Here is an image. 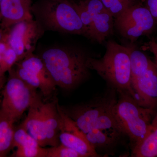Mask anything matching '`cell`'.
I'll return each instance as SVG.
<instances>
[{"label":"cell","mask_w":157,"mask_h":157,"mask_svg":"<svg viewBox=\"0 0 157 157\" xmlns=\"http://www.w3.org/2000/svg\"><path fill=\"white\" fill-rule=\"evenodd\" d=\"M115 18L118 32L132 42L151 33L157 23L148 9L139 5H134Z\"/></svg>","instance_id":"cell-7"},{"label":"cell","mask_w":157,"mask_h":157,"mask_svg":"<svg viewBox=\"0 0 157 157\" xmlns=\"http://www.w3.org/2000/svg\"><path fill=\"white\" fill-rule=\"evenodd\" d=\"M0 128V157H6L12 149L14 122L4 113Z\"/></svg>","instance_id":"cell-19"},{"label":"cell","mask_w":157,"mask_h":157,"mask_svg":"<svg viewBox=\"0 0 157 157\" xmlns=\"http://www.w3.org/2000/svg\"><path fill=\"white\" fill-rule=\"evenodd\" d=\"M46 157H82L74 150L60 144L57 146L47 148Z\"/></svg>","instance_id":"cell-23"},{"label":"cell","mask_w":157,"mask_h":157,"mask_svg":"<svg viewBox=\"0 0 157 157\" xmlns=\"http://www.w3.org/2000/svg\"><path fill=\"white\" fill-rule=\"evenodd\" d=\"M42 94L36 93L28 108V113L20 126L37 140L42 147L48 146L43 117L45 100Z\"/></svg>","instance_id":"cell-12"},{"label":"cell","mask_w":157,"mask_h":157,"mask_svg":"<svg viewBox=\"0 0 157 157\" xmlns=\"http://www.w3.org/2000/svg\"><path fill=\"white\" fill-rule=\"evenodd\" d=\"M4 36H3L2 34V32L0 30V41L2 39Z\"/></svg>","instance_id":"cell-30"},{"label":"cell","mask_w":157,"mask_h":157,"mask_svg":"<svg viewBox=\"0 0 157 157\" xmlns=\"http://www.w3.org/2000/svg\"><path fill=\"white\" fill-rule=\"evenodd\" d=\"M117 100V90L111 86L102 95L86 103L61 107L85 134L107 122L114 117L113 108Z\"/></svg>","instance_id":"cell-4"},{"label":"cell","mask_w":157,"mask_h":157,"mask_svg":"<svg viewBox=\"0 0 157 157\" xmlns=\"http://www.w3.org/2000/svg\"><path fill=\"white\" fill-rule=\"evenodd\" d=\"M5 82V76L0 75V90L2 89L4 85Z\"/></svg>","instance_id":"cell-28"},{"label":"cell","mask_w":157,"mask_h":157,"mask_svg":"<svg viewBox=\"0 0 157 157\" xmlns=\"http://www.w3.org/2000/svg\"><path fill=\"white\" fill-rule=\"evenodd\" d=\"M130 50L132 81L145 72L153 62L146 54L132 47Z\"/></svg>","instance_id":"cell-20"},{"label":"cell","mask_w":157,"mask_h":157,"mask_svg":"<svg viewBox=\"0 0 157 157\" xmlns=\"http://www.w3.org/2000/svg\"><path fill=\"white\" fill-rule=\"evenodd\" d=\"M124 134L120 129H94L85 134L90 145L101 157L108 156Z\"/></svg>","instance_id":"cell-14"},{"label":"cell","mask_w":157,"mask_h":157,"mask_svg":"<svg viewBox=\"0 0 157 157\" xmlns=\"http://www.w3.org/2000/svg\"><path fill=\"white\" fill-rule=\"evenodd\" d=\"M10 75L2 92L0 110L14 122L28 109L37 89L31 87L16 75L14 70H9Z\"/></svg>","instance_id":"cell-5"},{"label":"cell","mask_w":157,"mask_h":157,"mask_svg":"<svg viewBox=\"0 0 157 157\" xmlns=\"http://www.w3.org/2000/svg\"><path fill=\"white\" fill-rule=\"evenodd\" d=\"M132 87L139 105L155 110L157 106V65L153 62L144 73L132 80Z\"/></svg>","instance_id":"cell-11"},{"label":"cell","mask_w":157,"mask_h":157,"mask_svg":"<svg viewBox=\"0 0 157 157\" xmlns=\"http://www.w3.org/2000/svg\"><path fill=\"white\" fill-rule=\"evenodd\" d=\"M45 25L54 30L86 36V31L75 5L66 2L50 3L41 11Z\"/></svg>","instance_id":"cell-6"},{"label":"cell","mask_w":157,"mask_h":157,"mask_svg":"<svg viewBox=\"0 0 157 157\" xmlns=\"http://www.w3.org/2000/svg\"><path fill=\"white\" fill-rule=\"evenodd\" d=\"M88 57L79 51L56 48L45 51L41 58L56 86L70 90L77 87L88 76Z\"/></svg>","instance_id":"cell-1"},{"label":"cell","mask_w":157,"mask_h":157,"mask_svg":"<svg viewBox=\"0 0 157 157\" xmlns=\"http://www.w3.org/2000/svg\"><path fill=\"white\" fill-rule=\"evenodd\" d=\"M90 70H94L117 91L126 92L135 99L132 87L130 50L114 41L108 42L104 56L89 57L86 63Z\"/></svg>","instance_id":"cell-2"},{"label":"cell","mask_w":157,"mask_h":157,"mask_svg":"<svg viewBox=\"0 0 157 157\" xmlns=\"http://www.w3.org/2000/svg\"><path fill=\"white\" fill-rule=\"evenodd\" d=\"M0 21H1V16H0Z\"/></svg>","instance_id":"cell-32"},{"label":"cell","mask_w":157,"mask_h":157,"mask_svg":"<svg viewBox=\"0 0 157 157\" xmlns=\"http://www.w3.org/2000/svg\"><path fill=\"white\" fill-rule=\"evenodd\" d=\"M1 1H2V0H0V2H1Z\"/></svg>","instance_id":"cell-33"},{"label":"cell","mask_w":157,"mask_h":157,"mask_svg":"<svg viewBox=\"0 0 157 157\" xmlns=\"http://www.w3.org/2000/svg\"><path fill=\"white\" fill-rule=\"evenodd\" d=\"M41 33L39 24L33 19L12 26L6 38L9 46L17 53L18 62L33 53Z\"/></svg>","instance_id":"cell-9"},{"label":"cell","mask_w":157,"mask_h":157,"mask_svg":"<svg viewBox=\"0 0 157 157\" xmlns=\"http://www.w3.org/2000/svg\"><path fill=\"white\" fill-rule=\"evenodd\" d=\"M131 1H133V2H135V0H131Z\"/></svg>","instance_id":"cell-31"},{"label":"cell","mask_w":157,"mask_h":157,"mask_svg":"<svg viewBox=\"0 0 157 157\" xmlns=\"http://www.w3.org/2000/svg\"><path fill=\"white\" fill-rule=\"evenodd\" d=\"M117 92V100L113 113L122 131L128 137L133 149L148 135L155 110L140 106L126 92Z\"/></svg>","instance_id":"cell-3"},{"label":"cell","mask_w":157,"mask_h":157,"mask_svg":"<svg viewBox=\"0 0 157 157\" xmlns=\"http://www.w3.org/2000/svg\"><path fill=\"white\" fill-rule=\"evenodd\" d=\"M58 104L56 100L51 101H45V100L43 105V117L46 137L48 146L51 147L57 146L60 144Z\"/></svg>","instance_id":"cell-16"},{"label":"cell","mask_w":157,"mask_h":157,"mask_svg":"<svg viewBox=\"0 0 157 157\" xmlns=\"http://www.w3.org/2000/svg\"><path fill=\"white\" fill-rule=\"evenodd\" d=\"M16 157H46L47 148L40 146L36 139L19 126L14 130L12 149Z\"/></svg>","instance_id":"cell-15"},{"label":"cell","mask_w":157,"mask_h":157,"mask_svg":"<svg viewBox=\"0 0 157 157\" xmlns=\"http://www.w3.org/2000/svg\"><path fill=\"white\" fill-rule=\"evenodd\" d=\"M146 8L157 23V0H146Z\"/></svg>","instance_id":"cell-25"},{"label":"cell","mask_w":157,"mask_h":157,"mask_svg":"<svg viewBox=\"0 0 157 157\" xmlns=\"http://www.w3.org/2000/svg\"><path fill=\"white\" fill-rule=\"evenodd\" d=\"M148 48L150 51L153 54L157 60V42L154 39L149 42Z\"/></svg>","instance_id":"cell-27"},{"label":"cell","mask_w":157,"mask_h":157,"mask_svg":"<svg viewBox=\"0 0 157 157\" xmlns=\"http://www.w3.org/2000/svg\"><path fill=\"white\" fill-rule=\"evenodd\" d=\"M113 16L107 9L94 17L88 29L86 36L102 43L113 33L114 22Z\"/></svg>","instance_id":"cell-17"},{"label":"cell","mask_w":157,"mask_h":157,"mask_svg":"<svg viewBox=\"0 0 157 157\" xmlns=\"http://www.w3.org/2000/svg\"><path fill=\"white\" fill-rule=\"evenodd\" d=\"M131 157H157V113L152 121L148 135L132 149Z\"/></svg>","instance_id":"cell-18"},{"label":"cell","mask_w":157,"mask_h":157,"mask_svg":"<svg viewBox=\"0 0 157 157\" xmlns=\"http://www.w3.org/2000/svg\"><path fill=\"white\" fill-rule=\"evenodd\" d=\"M3 117H4V114H3V113L0 110V128H1V125H2Z\"/></svg>","instance_id":"cell-29"},{"label":"cell","mask_w":157,"mask_h":157,"mask_svg":"<svg viewBox=\"0 0 157 157\" xmlns=\"http://www.w3.org/2000/svg\"><path fill=\"white\" fill-rule=\"evenodd\" d=\"M8 46H9V44L7 42V38L6 35V36H4L2 39L0 41V64H1L4 53ZM0 75L5 76L1 73H0Z\"/></svg>","instance_id":"cell-26"},{"label":"cell","mask_w":157,"mask_h":157,"mask_svg":"<svg viewBox=\"0 0 157 157\" xmlns=\"http://www.w3.org/2000/svg\"><path fill=\"white\" fill-rule=\"evenodd\" d=\"M107 11L116 18L129 8L135 5L131 0H101Z\"/></svg>","instance_id":"cell-21"},{"label":"cell","mask_w":157,"mask_h":157,"mask_svg":"<svg viewBox=\"0 0 157 157\" xmlns=\"http://www.w3.org/2000/svg\"><path fill=\"white\" fill-rule=\"evenodd\" d=\"M18 61L17 53L9 45L4 53L0 64V73L5 75V73L11 70Z\"/></svg>","instance_id":"cell-22"},{"label":"cell","mask_w":157,"mask_h":157,"mask_svg":"<svg viewBox=\"0 0 157 157\" xmlns=\"http://www.w3.org/2000/svg\"><path fill=\"white\" fill-rule=\"evenodd\" d=\"M1 25L9 28L14 25L33 19L31 0H2L0 2Z\"/></svg>","instance_id":"cell-13"},{"label":"cell","mask_w":157,"mask_h":157,"mask_svg":"<svg viewBox=\"0 0 157 157\" xmlns=\"http://www.w3.org/2000/svg\"><path fill=\"white\" fill-rule=\"evenodd\" d=\"M82 3L93 19L96 15L106 9L101 0H89Z\"/></svg>","instance_id":"cell-24"},{"label":"cell","mask_w":157,"mask_h":157,"mask_svg":"<svg viewBox=\"0 0 157 157\" xmlns=\"http://www.w3.org/2000/svg\"><path fill=\"white\" fill-rule=\"evenodd\" d=\"M60 144L74 150L82 157H101L88 141L76 123L65 113L58 104Z\"/></svg>","instance_id":"cell-10"},{"label":"cell","mask_w":157,"mask_h":157,"mask_svg":"<svg viewBox=\"0 0 157 157\" xmlns=\"http://www.w3.org/2000/svg\"><path fill=\"white\" fill-rule=\"evenodd\" d=\"M15 73L31 87L40 90L44 98H48L56 86L41 58L29 55L17 62Z\"/></svg>","instance_id":"cell-8"}]
</instances>
